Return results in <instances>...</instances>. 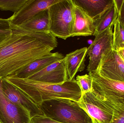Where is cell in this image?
<instances>
[{"label":"cell","instance_id":"cell-1","mask_svg":"<svg viewBox=\"0 0 124 123\" xmlns=\"http://www.w3.org/2000/svg\"><path fill=\"white\" fill-rule=\"evenodd\" d=\"M11 29L12 34L0 43V78L15 75L31 62L51 53L58 45L51 33Z\"/></svg>","mask_w":124,"mask_h":123},{"label":"cell","instance_id":"cell-2","mask_svg":"<svg viewBox=\"0 0 124 123\" xmlns=\"http://www.w3.org/2000/svg\"><path fill=\"white\" fill-rule=\"evenodd\" d=\"M6 78L38 105L44 101L56 98L78 102L82 97L81 90L74 79L62 84H54L19 78L13 75L8 76Z\"/></svg>","mask_w":124,"mask_h":123},{"label":"cell","instance_id":"cell-3","mask_svg":"<svg viewBox=\"0 0 124 123\" xmlns=\"http://www.w3.org/2000/svg\"><path fill=\"white\" fill-rule=\"evenodd\" d=\"M38 106L46 117L62 123H92V120L78 102L56 98L43 102Z\"/></svg>","mask_w":124,"mask_h":123},{"label":"cell","instance_id":"cell-4","mask_svg":"<svg viewBox=\"0 0 124 123\" xmlns=\"http://www.w3.org/2000/svg\"><path fill=\"white\" fill-rule=\"evenodd\" d=\"M50 33L66 40L71 37L75 22L74 4L72 0H60L48 8Z\"/></svg>","mask_w":124,"mask_h":123},{"label":"cell","instance_id":"cell-5","mask_svg":"<svg viewBox=\"0 0 124 123\" xmlns=\"http://www.w3.org/2000/svg\"><path fill=\"white\" fill-rule=\"evenodd\" d=\"M95 71L105 78L124 82V61L118 51L113 49L103 54Z\"/></svg>","mask_w":124,"mask_h":123},{"label":"cell","instance_id":"cell-6","mask_svg":"<svg viewBox=\"0 0 124 123\" xmlns=\"http://www.w3.org/2000/svg\"><path fill=\"white\" fill-rule=\"evenodd\" d=\"M95 36V38L89 47L87 48V55L89 57L87 71L92 72L97 69L103 54L107 51L113 49V27Z\"/></svg>","mask_w":124,"mask_h":123},{"label":"cell","instance_id":"cell-7","mask_svg":"<svg viewBox=\"0 0 124 123\" xmlns=\"http://www.w3.org/2000/svg\"><path fill=\"white\" fill-rule=\"evenodd\" d=\"M78 102L91 118L97 123H111L113 121V113L93 91L82 95Z\"/></svg>","mask_w":124,"mask_h":123},{"label":"cell","instance_id":"cell-8","mask_svg":"<svg viewBox=\"0 0 124 123\" xmlns=\"http://www.w3.org/2000/svg\"><path fill=\"white\" fill-rule=\"evenodd\" d=\"M0 78V123H31L30 112L24 107L14 104L5 96Z\"/></svg>","mask_w":124,"mask_h":123},{"label":"cell","instance_id":"cell-9","mask_svg":"<svg viewBox=\"0 0 124 123\" xmlns=\"http://www.w3.org/2000/svg\"><path fill=\"white\" fill-rule=\"evenodd\" d=\"M93 79V91L102 97L124 98V82L105 78L96 71L89 72Z\"/></svg>","mask_w":124,"mask_h":123},{"label":"cell","instance_id":"cell-10","mask_svg":"<svg viewBox=\"0 0 124 123\" xmlns=\"http://www.w3.org/2000/svg\"><path fill=\"white\" fill-rule=\"evenodd\" d=\"M27 79L51 84H63L69 81L64 59L63 58L49 65Z\"/></svg>","mask_w":124,"mask_h":123},{"label":"cell","instance_id":"cell-11","mask_svg":"<svg viewBox=\"0 0 124 123\" xmlns=\"http://www.w3.org/2000/svg\"><path fill=\"white\" fill-rule=\"evenodd\" d=\"M1 87L6 97L11 102L21 105L30 112L32 118L44 115L39 106L17 87L8 81L6 78H2Z\"/></svg>","mask_w":124,"mask_h":123},{"label":"cell","instance_id":"cell-12","mask_svg":"<svg viewBox=\"0 0 124 123\" xmlns=\"http://www.w3.org/2000/svg\"><path fill=\"white\" fill-rule=\"evenodd\" d=\"M60 0H27L16 13L8 18L11 26H18L35 16L40 12L48 9Z\"/></svg>","mask_w":124,"mask_h":123},{"label":"cell","instance_id":"cell-13","mask_svg":"<svg viewBox=\"0 0 124 123\" xmlns=\"http://www.w3.org/2000/svg\"><path fill=\"white\" fill-rule=\"evenodd\" d=\"M64 56L58 52L51 53L40 58L36 59L24 67L13 75L17 78L27 79L49 65L62 60Z\"/></svg>","mask_w":124,"mask_h":123},{"label":"cell","instance_id":"cell-14","mask_svg":"<svg viewBox=\"0 0 124 123\" xmlns=\"http://www.w3.org/2000/svg\"><path fill=\"white\" fill-rule=\"evenodd\" d=\"M87 50L86 47L78 49L67 54L63 58L69 81L74 79L78 72L83 71L85 69Z\"/></svg>","mask_w":124,"mask_h":123},{"label":"cell","instance_id":"cell-15","mask_svg":"<svg viewBox=\"0 0 124 123\" xmlns=\"http://www.w3.org/2000/svg\"><path fill=\"white\" fill-rule=\"evenodd\" d=\"M74 12L75 22L71 37L94 35L95 31L94 21L81 8L75 4Z\"/></svg>","mask_w":124,"mask_h":123},{"label":"cell","instance_id":"cell-16","mask_svg":"<svg viewBox=\"0 0 124 123\" xmlns=\"http://www.w3.org/2000/svg\"><path fill=\"white\" fill-rule=\"evenodd\" d=\"M94 21L114 3V0H72Z\"/></svg>","mask_w":124,"mask_h":123},{"label":"cell","instance_id":"cell-17","mask_svg":"<svg viewBox=\"0 0 124 123\" xmlns=\"http://www.w3.org/2000/svg\"><path fill=\"white\" fill-rule=\"evenodd\" d=\"M13 27L36 32L50 33L48 9L40 12L20 25L11 26V28Z\"/></svg>","mask_w":124,"mask_h":123},{"label":"cell","instance_id":"cell-18","mask_svg":"<svg viewBox=\"0 0 124 123\" xmlns=\"http://www.w3.org/2000/svg\"><path fill=\"white\" fill-rule=\"evenodd\" d=\"M118 16V12L114 2L95 21V31L94 36L105 31L110 26L114 25Z\"/></svg>","mask_w":124,"mask_h":123},{"label":"cell","instance_id":"cell-19","mask_svg":"<svg viewBox=\"0 0 124 123\" xmlns=\"http://www.w3.org/2000/svg\"><path fill=\"white\" fill-rule=\"evenodd\" d=\"M124 48V25L117 19L114 25L113 49L118 51Z\"/></svg>","mask_w":124,"mask_h":123},{"label":"cell","instance_id":"cell-20","mask_svg":"<svg viewBox=\"0 0 124 123\" xmlns=\"http://www.w3.org/2000/svg\"><path fill=\"white\" fill-rule=\"evenodd\" d=\"M27 0H0V9L17 13Z\"/></svg>","mask_w":124,"mask_h":123},{"label":"cell","instance_id":"cell-21","mask_svg":"<svg viewBox=\"0 0 124 123\" xmlns=\"http://www.w3.org/2000/svg\"><path fill=\"white\" fill-rule=\"evenodd\" d=\"M76 80L81 90L82 95L92 91L93 79L89 74L78 75L77 76Z\"/></svg>","mask_w":124,"mask_h":123},{"label":"cell","instance_id":"cell-22","mask_svg":"<svg viewBox=\"0 0 124 123\" xmlns=\"http://www.w3.org/2000/svg\"><path fill=\"white\" fill-rule=\"evenodd\" d=\"M12 32L8 19L0 18V35L8 36Z\"/></svg>","mask_w":124,"mask_h":123},{"label":"cell","instance_id":"cell-23","mask_svg":"<svg viewBox=\"0 0 124 123\" xmlns=\"http://www.w3.org/2000/svg\"><path fill=\"white\" fill-rule=\"evenodd\" d=\"M31 123H62L46 117L44 115L35 116L32 118Z\"/></svg>","mask_w":124,"mask_h":123},{"label":"cell","instance_id":"cell-24","mask_svg":"<svg viewBox=\"0 0 124 123\" xmlns=\"http://www.w3.org/2000/svg\"><path fill=\"white\" fill-rule=\"evenodd\" d=\"M118 18L120 21L124 25V0L119 12Z\"/></svg>","mask_w":124,"mask_h":123},{"label":"cell","instance_id":"cell-25","mask_svg":"<svg viewBox=\"0 0 124 123\" xmlns=\"http://www.w3.org/2000/svg\"><path fill=\"white\" fill-rule=\"evenodd\" d=\"M124 0H114V2L116 4V6L117 8L118 12H119L122 5L123 3V1Z\"/></svg>","mask_w":124,"mask_h":123},{"label":"cell","instance_id":"cell-26","mask_svg":"<svg viewBox=\"0 0 124 123\" xmlns=\"http://www.w3.org/2000/svg\"><path fill=\"white\" fill-rule=\"evenodd\" d=\"M111 123H124V113L119 117L113 121Z\"/></svg>","mask_w":124,"mask_h":123},{"label":"cell","instance_id":"cell-27","mask_svg":"<svg viewBox=\"0 0 124 123\" xmlns=\"http://www.w3.org/2000/svg\"><path fill=\"white\" fill-rule=\"evenodd\" d=\"M118 52L121 58L124 61V48H122L119 50Z\"/></svg>","mask_w":124,"mask_h":123},{"label":"cell","instance_id":"cell-28","mask_svg":"<svg viewBox=\"0 0 124 123\" xmlns=\"http://www.w3.org/2000/svg\"><path fill=\"white\" fill-rule=\"evenodd\" d=\"M7 37V36H3V35H0V43Z\"/></svg>","mask_w":124,"mask_h":123},{"label":"cell","instance_id":"cell-29","mask_svg":"<svg viewBox=\"0 0 124 123\" xmlns=\"http://www.w3.org/2000/svg\"><path fill=\"white\" fill-rule=\"evenodd\" d=\"M92 123H97L96 121L94 119H92Z\"/></svg>","mask_w":124,"mask_h":123}]
</instances>
